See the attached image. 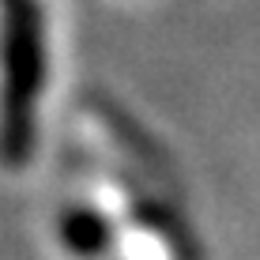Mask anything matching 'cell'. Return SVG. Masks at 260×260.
Wrapping results in <instances>:
<instances>
[{"label": "cell", "instance_id": "6da1fadb", "mask_svg": "<svg viewBox=\"0 0 260 260\" xmlns=\"http://www.w3.org/2000/svg\"><path fill=\"white\" fill-rule=\"evenodd\" d=\"M38 87V42L23 0H0V158L23 151L30 136V94Z\"/></svg>", "mask_w": 260, "mask_h": 260}]
</instances>
